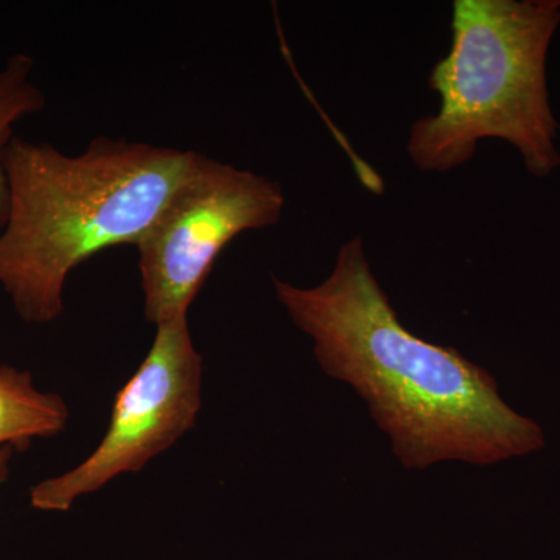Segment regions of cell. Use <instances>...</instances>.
<instances>
[{
	"label": "cell",
	"mask_w": 560,
	"mask_h": 560,
	"mask_svg": "<svg viewBox=\"0 0 560 560\" xmlns=\"http://www.w3.org/2000/svg\"><path fill=\"white\" fill-rule=\"evenodd\" d=\"M278 180L195 151L190 167L135 246L143 312L154 326L187 315L223 249L243 232L278 223Z\"/></svg>",
	"instance_id": "cell-4"
},
{
	"label": "cell",
	"mask_w": 560,
	"mask_h": 560,
	"mask_svg": "<svg viewBox=\"0 0 560 560\" xmlns=\"http://www.w3.org/2000/svg\"><path fill=\"white\" fill-rule=\"evenodd\" d=\"M35 60L27 54L11 55L0 68V230L9 217V184L3 171V151L14 138V128L46 109L44 92L33 80Z\"/></svg>",
	"instance_id": "cell-7"
},
{
	"label": "cell",
	"mask_w": 560,
	"mask_h": 560,
	"mask_svg": "<svg viewBox=\"0 0 560 560\" xmlns=\"http://www.w3.org/2000/svg\"><path fill=\"white\" fill-rule=\"evenodd\" d=\"M201 377L202 357L191 340L187 315L156 326L150 352L117 393L101 444L72 470L36 485L32 506L69 511L81 497L119 475L142 470L197 422Z\"/></svg>",
	"instance_id": "cell-5"
},
{
	"label": "cell",
	"mask_w": 560,
	"mask_h": 560,
	"mask_svg": "<svg viewBox=\"0 0 560 560\" xmlns=\"http://www.w3.org/2000/svg\"><path fill=\"white\" fill-rule=\"evenodd\" d=\"M13 447L0 448V485L5 482L10 474V460L13 458Z\"/></svg>",
	"instance_id": "cell-8"
},
{
	"label": "cell",
	"mask_w": 560,
	"mask_h": 560,
	"mask_svg": "<svg viewBox=\"0 0 560 560\" xmlns=\"http://www.w3.org/2000/svg\"><path fill=\"white\" fill-rule=\"evenodd\" d=\"M68 420L62 397L36 388L31 372L0 366V448L22 451L36 438L57 436Z\"/></svg>",
	"instance_id": "cell-6"
},
{
	"label": "cell",
	"mask_w": 560,
	"mask_h": 560,
	"mask_svg": "<svg viewBox=\"0 0 560 560\" xmlns=\"http://www.w3.org/2000/svg\"><path fill=\"white\" fill-rule=\"evenodd\" d=\"M560 24L555 0H456L452 47L431 69L440 110L411 127L408 154L425 172L470 160L481 139L506 140L533 175L560 164L547 54Z\"/></svg>",
	"instance_id": "cell-3"
},
{
	"label": "cell",
	"mask_w": 560,
	"mask_h": 560,
	"mask_svg": "<svg viewBox=\"0 0 560 560\" xmlns=\"http://www.w3.org/2000/svg\"><path fill=\"white\" fill-rule=\"evenodd\" d=\"M272 283L294 326L312 338L320 370L366 400L404 469L442 460L489 466L544 448L539 423L501 399L489 371L400 323L363 238L341 246L319 285Z\"/></svg>",
	"instance_id": "cell-1"
},
{
	"label": "cell",
	"mask_w": 560,
	"mask_h": 560,
	"mask_svg": "<svg viewBox=\"0 0 560 560\" xmlns=\"http://www.w3.org/2000/svg\"><path fill=\"white\" fill-rule=\"evenodd\" d=\"M194 156L106 136L66 154L14 136L2 156L9 217L0 287L18 316L27 324L60 318L70 272L103 250L138 245Z\"/></svg>",
	"instance_id": "cell-2"
}]
</instances>
